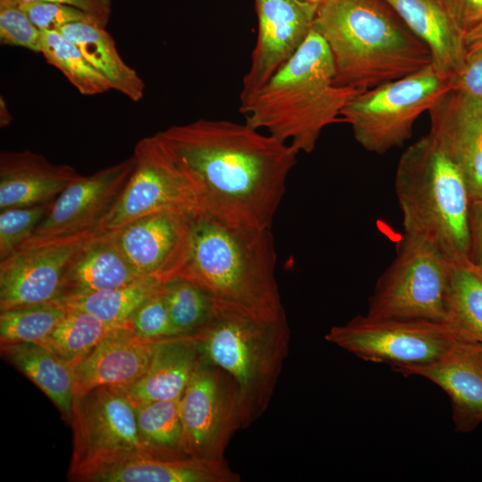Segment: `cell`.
Instances as JSON below:
<instances>
[{
    "instance_id": "cell-1",
    "label": "cell",
    "mask_w": 482,
    "mask_h": 482,
    "mask_svg": "<svg viewBox=\"0 0 482 482\" xmlns=\"http://www.w3.org/2000/svg\"><path fill=\"white\" fill-rule=\"evenodd\" d=\"M157 134L190 174L202 211L270 229L298 154L287 143L229 120L198 119Z\"/></svg>"
},
{
    "instance_id": "cell-2",
    "label": "cell",
    "mask_w": 482,
    "mask_h": 482,
    "mask_svg": "<svg viewBox=\"0 0 482 482\" xmlns=\"http://www.w3.org/2000/svg\"><path fill=\"white\" fill-rule=\"evenodd\" d=\"M270 229L228 224L199 211L185 262L177 276L206 291L220 307L262 320L286 317L276 279Z\"/></svg>"
},
{
    "instance_id": "cell-3",
    "label": "cell",
    "mask_w": 482,
    "mask_h": 482,
    "mask_svg": "<svg viewBox=\"0 0 482 482\" xmlns=\"http://www.w3.org/2000/svg\"><path fill=\"white\" fill-rule=\"evenodd\" d=\"M313 28L329 49L340 87L362 92L432 64L428 46L382 0H326Z\"/></svg>"
},
{
    "instance_id": "cell-4",
    "label": "cell",
    "mask_w": 482,
    "mask_h": 482,
    "mask_svg": "<svg viewBox=\"0 0 482 482\" xmlns=\"http://www.w3.org/2000/svg\"><path fill=\"white\" fill-rule=\"evenodd\" d=\"M329 49L312 28L297 52L253 95L240 103L249 126L287 143L296 154L312 153L323 129L360 91L335 81Z\"/></svg>"
},
{
    "instance_id": "cell-5",
    "label": "cell",
    "mask_w": 482,
    "mask_h": 482,
    "mask_svg": "<svg viewBox=\"0 0 482 482\" xmlns=\"http://www.w3.org/2000/svg\"><path fill=\"white\" fill-rule=\"evenodd\" d=\"M395 190L404 234L429 242L452 262H469L468 185L458 166L429 134L402 154Z\"/></svg>"
},
{
    "instance_id": "cell-6",
    "label": "cell",
    "mask_w": 482,
    "mask_h": 482,
    "mask_svg": "<svg viewBox=\"0 0 482 482\" xmlns=\"http://www.w3.org/2000/svg\"><path fill=\"white\" fill-rule=\"evenodd\" d=\"M194 336L201 357L234 381L242 428H248L267 410L288 353L287 318L262 320L219 306Z\"/></svg>"
},
{
    "instance_id": "cell-7",
    "label": "cell",
    "mask_w": 482,
    "mask_h": 482,
    "mask_svg": "<svg viewBox=\"0 0 482 482\" xmlns=\"http://www.w3.org/2000/svg\"><path fill=\"white\" fill-rule=\"evenodd\" d=\"M452 89L453 78L430 64L360 92L343 108L340 119L350 125L363 149L383 154L403 145L412 135L416 120Z\"/></svg>"
},
{
    "instance_id": "cell-8",
    "label": "cell",
    "mask_w": 482,
    "mask_h": 482,
    "mask_svg": "<svg viewBox=\"0 0 482 482\" xmlns=\"http://www.w3.org/2000/svg\"><path fill=\"white\" fill-rule=\"evenodd\" d=\"M452 265L432 244L403 233L377 280L367 314L448 321Z\"/></svg>"
},
{
    "instance_id": "cell-9",
    "label": "cell",
    "mask_w": 482,
    "mask_h": 482,
    "mask_svg": "<svg viewBox=\"0 0 482 482\" xmlns=\"http://www.w3.org/2000/svg\"><path fill=\"white\" fill-rule=\"evenodd\" d=\"M325 339L364 361L389 364L395 370L433 362L469 338L448 321L366 313L333 326Z\"/></svg>"
},
{
    "instance_id": "cell-10",
    "label": "cell",
    "mask_w": 482,
    "mask_h": 482,
    "mask_svg": "<svg viewBox=\"0 0 482 482\" xmlns=\"http://www.w3.org/2000/svg\"><path fill=\"white\" fill-rule=\"evenodd\" d=\"M131 157L130 176L96 229L113 231L136 219L165 210L202 211L190 174L157 133L139 139Z\"/></svg>"
},
{
    "instance_id": "cell-11",
    "label": "cell",
    "mask_w": 482,
    "mask_h": 482,
    "mask_svg": "<svg viewBox=\"0 0 482 482\" xmlns=\"http://www.w3.org/2000/svg\"><path fill=\"white\" fill-rule=\"evenodd\" d=\"M180 413L183 452L225 460L231 437L242 428L237 388L231 378L201 357L180 398Z\"/></svg>"
},
{
    "instance_id": "cell-12",
    "label": "cell",
    "mask_w": 482,
    "mask_h": 482,
    "mask_svg": "<svg viewBox=\"0 0 482 482\" xmlns=\"http://www.w3.org/2000/svg\"><path fill=\"white\" fill-rule=\"evenodd\" d=\"M70 422L73 449L69 474L121 454L146 451L137 433L135 403L124 386H103L75 395Z\"/></svg>"
},
{
    "instance_id": "cell-13",
    "label": "cell",
    "mask_w": 482,
    "mask_h": 482,
    "mask_svg": "<svg viewBox=\"0 0 482 482\" xmlns=\"http://www.w3.org/2000/svg\"><path fill=\"white\" fill-rule=\"evenodd\" d=\"M97 232L30 237L0 261V312L57 299L71 263Z\"/></svg>"
},
{
    "instance_id": "cell-14",
    "label": "cell",
    "mask_w": 482,
    "mask_h": 482,
    "mask_svg": "<svg viewBox=\"0 0 482 482\" xmlns=\"http://www.w3.org/2000/svg\"><path fill=\"white\" fill-rule=\"evenodd\" d=\"M258 34L240 103L262 87L300 48L313 28L319 4L307 0H254Z\"/></svg>"
},
{
    "instance_id": "cell-15",
    "label": "cell",
    "mask_w": 482,
    "mask_h": 482,
    "mask_svg": "<svg viewBox=\"0 0 482 482\" xmlns=\"http://www.w3.org/2000/svg\"><path fill=\"white\" fill-rule=\"evenodd\" d=\"M194 213L165 210L140 217L113 230L116 242L141 277L165 282L185 262Z\"/></svg>"
},
{
    "instance_id": "cell-16",
    "label": "cell",
    "mask_w": 482,
    "mask_h": 482,
    "mask_svg": "<svg viewBox=\"0 0 482 482\" xmlns=\"http://www.w3.org/2000/svg\"><path fill=\"white\" fill-rule=\"evenodd\" d=\"M132 169L130 156L74 181L52 201L31 237H52L96 229L116 202Z\"/></svg>"
},
{
    "instance_id": "cell-17",
    "label": "cell",
    "mask_w": 482,
    "mask_h": 482,
    "mask_svg": "<svg viewBox=\"0 0 482 482\" xmlns=\"http://www.w3.org/2000/svg\"><path fill=\"white\" fill-rule=\"evenodd\" d=\"M79 482H238L225 460L166 457L150 452L121 454L68 476Z\"/></svg>"
},
{
    "instance_id": "cell-18",
    "label": "cell",
    "mask_w": 482,
    "mask_h": 482,
    "mask_svg": "<svg viewBox=\"0 0 482 482\" xmlns=\"http://www.w3.org/2000/svg\"><path fill=\"white\" fill-rule=\"evenodd\" d=\"M428 114V134L463 174L470 200L482 199V96L452 89Z\"/></svg>"
},
{
    "instance_id": "cell-19",
    "label": "cell",
    "mask_w": 482,
    "mask_h": 482,
    "mask_svg": "<svg viewBox=\"0 0 482 482\" xmlns=\"http://www.w3.org/2000/svg\"><path fill=\"white\" fill-rule=\"evenodd\" d=\"M395 371L425 378L444 390L451 400L457 432H470L482 423L481 343L461 340L433 362Z\"/></svg>"
},
{
    "instance_id": "cell-20",
    "label": "cell",
    "mask_w": 482,
    "mask_h": 482,
    "mask_svg": "<svg viewBox=\"0 0 482 482\" xmlns=\"http://www.w3.org/2000/svg\"><path fill=\"white\" fill-rule=\"evenodd\" d=\"M159 341L139 337L129 323L118 327L71 366L74 396L98 386L130 385L145 372Z\"/></svg>"
},
{
    "instance_id": "cell-21",
    "label": "cell",
    "mask_w": 482,
    "mask_h": 482,
    "mask_svg": "<svg viewBox=\"0 0 482 482\" xmlns=\"http://www.w3.org/2000/svg\"><path fill=\"white\" fill-rule=\"evenodd\" d=\"M69 164H54L29 150L0 153V210L54 201L80 179Z\"/></svg>"
},
{
    "instance_id": "cell-22",
    "label": "cell",
    "mask_w": 482,
    "mask_h": 482,
    "mask_svg": "<svg viewBox=\"0 0 482 482\" xmlns=\"http://www.w3.org/2000/svg\"><path fill=\"white\" fill-rule=\"evenodd\" d=\"M429 49L432 65L454 78L466 63L464 36L442 0H382Z\"/></svg>"
},
{
    "instance_id": "cell-23",
    "label": "cell",
    "mask_w": 482,
    "mask_h": 482,
    "mask_svg": "<svg viewBox=\"0 0 482 482\" xmlns=\"http://www.w3.org/2000/svg\"><path fill=\"white\" fill-rule=\"evenodd\" d=\"M139 278L119 247L114 232L98 230L71 263L57 299L112 289Z\"/></svg>"
},
{
    "instance_id": "cell-24",
    "label": "cell",
    "mask_w": 482,
    "mask_h": 482,
    "mask_svg": "<svg viewBox=\"0 0 482 482\" xmlns=\"http://www.w3.org/2000/svg\"><path fill=\"white\" fill-rule=\"evenodd\" d=\"M200 359L194 335L162 339L145 372L124 387L134 403L180 399Z\"/></svg>"
},
{
    "instance_id": "cell-25",
    "label": "cell",
    "mask_w": 482,
    "mask_h": 482,
    "mask_svg": "<svg viewBox=\"0 0 482 482\" xmlns=\"http://www.w3.org/2000/svg\"><path fill=\"white\" fill-rule=\"evenodd\" d=\"M58 31L79 47L87 62L107 79L112 89L133 102L143 98L144 80L123 60L105 28L88 22H73Z\"/></svg>"
},
{
    "instance_id": "cell-26",
    "label": "cell",
    "mask_w": 482,
    "mask_h": 482,
    "mask_svg": "<svg viewBox=\"0 0 482 482\" xmlns=\"http://www.w3.org/2000/svg\"><path fill=\"white\" fill-rule=\"evenodd\" d=\"M1 352L70 421L74 400L71 366L41 343L3 344Z\"/></svg>"
},
{
    "instance_id": "cell-27",
    "label": "cell",
    "mask_w": 482,
    "mask_h": 482,
    "mask_svg": "<svg viewBox=\"0 0 482 482\" xmlns=\"http://www.w3.org/2000/svg\"><path fill=\"white\" fill-rule=\"evenodd\" d=\"M162 280L141 277L112 289L63 300L67 308L87 312L112 324H127L135 311L149 297L162 290Z\"/></svg>"
},
{
    "instance_id": "cell-28",
    "label": "cell",
    "mask_w": 482,
    "mask_h": 482,
    "mask_svg": "<svg viewBox=\"0 0 482 482\" xmlns=\"http://www.w3.org/2000/svg\"><path fill=\"white\" fill-rule=\"evenodd\" d=\"M134 403L138 436L146 451L166 457L188 456L181 448L180 399Z\"/></svg>"
},
{
    "instance_id": "cell-29",
    "label": "cell",
    "mask_w": 482,
    "mask_h": 482,
    "mask_svg": "<svg viewBox=\"0 0 482 482\" xmlns=\"http://www.w3.org/2000/svg\"><path fill=\"white\" fill-rule=\"evenodd\" d=\"M122 325L108 323L87 312L68 308L66 315L41 344L72 366Z\"/></svg>"
},
{
    "instance_id": "cell-30",
    "label": "cell",
    "mask_w": 482,
    "mask_h": 482,
    "mask_svg": "<svg viewBox=\"0 0 482 482\" xmlns=\"http://www.w3.org/2000/svg\"><path fill=\"white\" fill-rule=\"evenodd\" d=\"M448 321L469 339L482 344V272L470 262H453Z\"/></svg>"
},
{
    "instance_id": "cell-31",
    "label": "cell",
    "mask_w": 482,
    "mask_h": 482,
    "mask_svg": "<svg viewBox=\"0 0 482 482\" xmlns=\"http://www.w3.org/2000/svg\"><path fill=\"white\" fill-rule=\"evenodd\" d=\"M83 96L112 89L107 79L85 58L79 47L58 30H41V53Z\"/></svg>"
},
{
    "instance_id": "cell-32",
    "label": "cell",
    "mask_w": 482,
    "mask_h": 482,
    "mask_svg": "<svg viewBox=\"0 0 482 482\" xmlns=\"http://www.w3.org/2000/svg\"><path fill=\"white\" fill-rule=\"evenodd\" d=\"M67 312L59 299L1 311V345L43 343Z\"/></svg>"
},
{
    "instance_id": "cell-33",
    "label": "cell",
    "mask_w": 482,
    "mask_h": 482,
    "mask_svg": "<svg viewBox=\"0 0 482 482\" xmlns=\"http://www.w3.org/2000/svg\"><path fill=\"white\" fill-rule=\"evenodd\" d=\"M162 294L171 322L181 336L197 333L219 307L201 287L179 276L163 283Z\"/></svg>"
},
{
    "instance_id": "cell-34",
    "label": "cell",
    "mask_w": 482,
    "mask_h": 482,
    "mask_svg": "<svg viewBox=\"0 0 482 482\" xmlns=\"http://www.w3.org/2000/svg\"><path fill=\"white\" fill-rule=\"evenodd\" d=\"M51 203L0 210V261L32 237Z\"/></svg>"
},
{
    "instance_id": "cell-35",
    "label": "cell",
    "mask_w": 482,
    "mask_h": 482,
    "mask_svg": "<svg viewBox=\"0 0 482 482\" xmlns=\"http://www.w3.org/2000/svg\"><path fill=\"white\" fill-rule=\"evenodd\" d=\"M0 43L41 53V30L11 0H0Z\"/></svg>"
},
{
    "instance_id": "cell-36",
    "label": "cell",
    "mask_w": 482,
    "mask_h": 482,
    "mask_svg": "<svg viewBox=\"0 0 482 482\" xmlns=\"http://www.w3.org/2000/svg\"><path fill=\"white\" fill-rule=\"evenodd\" d=\"M129 325L137 336L146 340L181 336L171 322L162 288L135 311L129 320Z\"/></svg>"
},
{
    "instance_id": "cell-37",
    "label": "cell",
    "mask_w": 482,
    "mask_h": 482,
    "mask_svg": "<svg viewBox=\"0 0 482 482\" xmlns=\"http://www.w3.org/2000/svg\"><path fill=\"white\" fill-rule=\"evenodd\" d=\"M20 5L40 30H59L73 22L100 26L95 17L71 5L50 2H29Z\"/></svg>"
},
{
    "instance_id": "cell-38",
    "label": "cell",
    "mask_w": 482,
    "mask_h": 482,
    "mask_svg": "<svg viewBox=\"0 0 482 482\" xmlns=\"http://www.w3.org/2000/svg\"><path fill=\"white\" fill-rule=\"evenodd\" d=\"M465 36L482 23V0H442Z\"/></svg>"
},
{
    "instance_id": "cell-39",
    "label": "cell",
    "mask_w": 482,
    "mask_h": 482,
    "mask_svg": "<svg viewBox=\"0 0 482 482\" xmlns=\"http://www.w3.org/2000/svg\"><path fill=\"white\" fill-rule=\"evenodd\" d=\"M453 89L482 96V53L466 61L462 70L453 79Z\"/></svg>"
},
{
    "instance_id": "cell-40",
    "label": "cell",
    "mask_w": 482,
    "mask_h": 482,
    "mask_svg": "<svg viewBox=\"0 0 482 482\" xmlns=\"http://www.w3.org/2000/svg\"><path fill=\"white\" fill-rule=\"evenodd\" d=\"M469 262L482 272V199L470 201Z\"/></svg>"
},
{
    "instance_id": "cell-41",
    "label": "cell",
    "mask_w": 482,
    "mask_h": 482,
    "mask_svg": "<svg viewBox=\"0 0 482 482\" xmlns=\"http://www.w3.org/2000/svg\"><path fill=\"white\" fill-rule=\"evenodd\" d=\"M17 4L29 2L59 3L79 8L96 19L101 27L105 28L112 14V0H11Z\"/></svg>"
},
{
    "instance_id": "cell-42",
    "label": "cell",
    "mask_w": 482,
    "mask_h": 482,
    "mask_svg": "<svg viewBox=\"0 0 482 482\" xmlns=\"http://www.w3.org/2000/svg\"><path fill=\"white\" fill-rule=\"evenodd\" d=\"M466 61L482 53V23L469 32L465 37Z\"/></svg>"
},
{
    "instance_id": "cell-43",
    "label": "cell",
    "mask_w": 482,
    "mask_h": 482,
    "mask_svg": "<svg viewBox=\"0 0 482 482\" xmlns=\"http://www.w3.org/2000/svg\"><path fill=\"white\" fill-rule=\"evenodd\" d=\"M12 116L9 111L4 98L0 96V127L5 128L11 124Z\"/></svg>"
},
{
    "instance_id": "cell-44",
    "label": "cell",
    "mask_w": 482,
    "mask_h": 482,
    "mask_svg": "<svg viewBox=\"0 0 482 482\" xmlns=\"http://www.w3.org/2000/svg\"><path fill=\"white\" fill-rule=\"evenodd\" d=\"M309 2H312L313 4H320L321 3L325 2L326 0H307Z\"/></svg>"
}]
</instances>
